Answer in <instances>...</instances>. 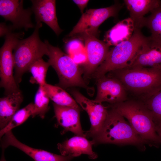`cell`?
Masks as SVG:
<instances>
[{
	"label": "cell",
	"instance_id": "83f0119b",
	"mask_svg": "<svg viewBox=\"0 0 161 161\" xmlns=\"http://www.w3.org/2000/svg\"><path fill=\"white\" fill-rule=\"evenodd\" d=\"M15 30L12 25H8L4 22H1L0 24V37L6 36L8 34L13 32Z\"/></svg>",
	"mask_w": 161,
	"mask_h": 161
},
{
	"label": "cell",
	"instance_id": "4316f807",
	"mask_svg": "<svg viewBox=\"0 0 161 161\" xmlns=\"http://www.w3.org/2000/svg\"><path fill=\"white\" fill-rule=\"evenodd\" d=\"M66 49L70 56L83 52L85 51L84 47L79 40L75 39L68 42Z\"/></svg>",
	"mask_w": 161,
	"mask_h": 161
},
{
	"label": "cell",
	"instance_id": "5b68a950",
	"mask_svg": "<svg viewBox=\"0 0 161 161\" xmlns=\"http://www.w3.org/2000/svg\"><path fill=\"white\" fill-rule=\"evenodd\" d=\"M42 26L41 23H36L32 34L25 39L19 40L14 47V76L18 86L23 75L28 71L30 65L36 60L46 55V44L41 40L39 35V30Z\"/></svg>",
	"mask_w": 161,
	"mask_h": 161
},
{
	"label": "cell",
	"instance_id": "9a60e30c",
	"mask_svg": "<svg viewBox=\"0 0 161 161\" xmlns=\"http://www.w3.org/2000/svg\"><path fill=\"white\" fill-rule=\"evenodd\" d=\"M53 105L58 124L64 129L61 134L70 131L77 136L86 137L80 124V108L60 106L54 103Z\"/></svg>",
	"mask_w": 161,
	"mask_h": 161
},
{
	"label": "cell",
	"instance_id": "9c48e42d",
	"mask_svg": "<svg viewBox=\"0 0 161 161\" xmlns=\"http://www.w3.org/2000/svg\"><path fill=\"white\" fill-rule=\"evenodd\" d=\"M82 36L85 41L84 49L87 58L82 70L83 78L86 81L91 78L97 68L105 60L110 46L95 36L84 34Z\"/></svg>",
	"mask_w": 161,
	"mask_h": 161
},
{
	"label": "cell",
	"instance_id": "30bf717a",
	"mask_svg": "<svg viewBox=\"0 0 161 161\" xmlns=\"http://www.w3.org/2000/svg\"><path fill=\"white\" fill-rule=\"evenodd\" d=\"M71 93L77 103L89 115L91 127L89 131L85 132L86 137L93 138L99 133L104 123L108 107L105 106L102 103L89 99L78 90H72Z\"/></svg>",
	"mask_w": 161,
	"mask_h": 161
},
{
	"label": "cell",
	"instance_id": "7c38bea8",
	"mask_svg": "<svg viewBox=\"0 0 161 161\" xmlns=\"http://www.w3.org/2000/svg\"><path fill=\"white\" fill-rule=\"evenodd\" d=\"M102 76L97 80V92L95 100L115 104L127 100V90L118 78L112 75Z\"/></svg>",
	"mask_w": 161,
	"mask_h": 161
},
{
	"label": "cell",
	"instance_id": "3957f363",
	"mask_svg": "<svg viewBox=\"0 0 161 161\" xmlns=\"http://www.w3.org/2000/svg\"><path fill=\"white\" fill-rule=\"evenodd\" d=\"M146 37L140 30H134L131 38L112 47L106 58L91 78L97 79L106 73L128 67L140 50Z\"/></svg>",
	"mask_w": 161,
	"mask_h": 161
},
{
	"label": "cell",
	"instance_id": "cb8c5ba5",
	"mask_svg": "<svg viewBox=\"0 0 161 161\" xmlns=\"http://www.w3.org/2000/svg\"><path fill=\"white\" fill-rule=\"evenodd\" d=\"M49 100L44 86H39L35 97L32 117L38 116L41 119L44 118L46 113L49 109Z\"/></svg>",
	"mask_w": 161,
	"mask_h": 161
},
{
	"label": "cell",
	"instance_id": "ac0fdd59",
	"mask_svg": "<svg viewBox=\"0 0 161 161\" xmlns=\"http://www.w3.org/2000/svg\"><path fill=\"white\" fill-rule=\"evenodd\" d=\"M129 12L134 30H140L144 27V16L161 6L160 0H124Z\"/></svg>",
	"mask_w": 161,
	"mask_h": 161
},
{
	"label": "cell",
	"instance_id": "484cf974",
	"mask_svg": "<svg viewBox=\"0 0 161 161\" xmlns=\"http://www.w3.org/2000/svg\"><path fill=\"white\" fill-rule=\"evenodd\" d=\"M154 122H161V88L144 100Z\"/></svg>",
	"mask_w": 161,
	"mask_h": 161
},
{
	"label": "cell",
	"instance_id": "d6986e66",
	"mask_svg": "<svg viewBox=\"0 0 161 161\" xmlns=\"http://www.w3.org/2000/svg\"><path fill=\"white\" fill-rule=\"evenodd\" d=\"M23 100L21 90L5 95L0 99V129L4 128L19 110Z\"/></svg>",
	"mask_w": 161,
	"mask_h": 161
},
{
	"label": "cell",
	"instance_id": "f1b7e54d",
	"mask_svg": "<svg viewBox=\"0 0 161 161\" xmlns=\"http://www.w3.org/2000/svg\"><path fill=\"white\" fill-rule=\"evenodd\" d=\"M73 1L78 6L81 12L83 14V10L86 6L89 0H74Z\"/></svg>",
	"mask_w": 161,
	"mask_h": 161
},
{
	"label": "cell",
	"instance_id": "44dd1931",
	"mask_svg": "<svg viewBox=\"0 0 161 161\" xmlns=\"http://www.w3.org/2000/svg\"><path fill=\"white\" fill-rule=\"evenodd\" d=\"M43 86L50 100L54 103L61 106L80 108L75 100L63 88L47 83Z\"/></svg>",
	"mask_w": 161,
	"mask_h": 161
},
{
	"label": "cell",
	"instance_id": "4dcf8cb0",
	"mask_svg": "<svg viewBox=\"0 0 161 161\" xmlns=\"http://www.w3.org/2000/svg\"><path fill=\"white\" fill-rule=\"evenodd\" d=\"M4 149H2V153H1V155L0 159V161H7L4 155Z\"/></svg>",
	"mask_w": 161,
	"mask_h": 161
},
{
	"label": "cell",
	"instance_id": "603a6c76",
	"mask_svg": "<svg viewBox=\"0 0 161 161\" xmlns=\"http://www.w3.org/2000/svg\"><path fill=\"white\" fill-rule=\"evenodd\" d=\"M50 66L49 62L44 61L42 58L34 61L30 65L28 70V71L32 75L30 80L31 82L44 86L46 83L45 78L47 70Z\"/></svg>",
	"mask_w": 161,
	"mask_h": 161
},
{
	"label": "cell",
	"instance_id": "ba28073f",
	"mask_svg": "<svg viewBox=\"0 0 161 161\" xmlns=\"http://www.w3.org/2000/svg\"><path fill=\"white\" fill-rule=\"evenodd\" d=\"M123 5L116 2L114 5L106 7L90 9L83 13L77 24L67 35L86 34L96 36L98 29L107 18L117 16Z\"/></svg>",
	"mask_w": 161,
	"mask_h": 161
},
{
	"label": "cell",
	"instance_id": "7402d4cb",
	"mask_svg": "<svg viewBox=\"0 0 161 161\" xmlns=\"http://www.w3.org/2000/svg\"><path fill=\"white\" fill-rule=\"evenodd\" d=\"M144 27L150 30V37L161 43V6L151 12L148 17H145Z\"/></svg>",
	"mask_w": 161,
	"mask_h": 161
},
{
	"label": "cell",
	"instance_id": "4fadbf2b",
	"mask_svg": "<svg viewBox=\"0 0 161 161\" xmlns=\"http://www.w3.org/2000/svg\"><path fill=\"white\" fill-rule=\"evenodd\" d=\"M2 137V149H5L10 146L14 147L24 152L35 161H70L74 157L71 155H59L30 147L19 141L12 130L6 132Z\"/></svg>",
	"mask_w": 161,
	"mask_h": 161
},
{
	"label": "cell",
	"instance_id": "5bb4252c",
	"mask_svg": "<svg viewBox=\"0 0 161 161\" xmlns=\"http://www.w3.org/2000/svg\"><path fill=\"white\" fill-rule=\"evenodd\" d=\"M137 67L161 69V43L150 36L146 37L140 50L127 67Z\"/></svg>",
	"mask_w": 161,
	"mask_h": 161
},
{
	"label": "cell",
	"instance_id": "7a4b0ae2",
	"mask_svg": "<svg viewBox=\"0 0 161 161\" xmlns=\"http://www.w3.org/2000/svg\"><path fill=\"white\" fill-rule=\"evenodd\" d=\"M126 90L141 97L143 100L161 88V69L145 67L126 68L111 72Z\"/></svg>",
	"mask_w": 161,
	"mask_h": 161
},
{
	"label": "cell",
	"instance_id": "e0dca14e",
	"mask_svg": "<svg viewBox=\"0 0 161 161\" xmlns=\"http://www.w3.org/2000/svg\"><path fill=\"white\" fill-rule=\"evenodd\" d=\"M94 144L92 141L88 140L86 137L76 135L58 143L57 146L62 155H71L74 157L85 154L88 155L89 159L93 160L97 157V154L92 150Z\"/></svg>",
	"mask_w": 161,
	"mask_h": 161
},
{
	"label": "cell",
	"instance_id": "f546056e",
	"mask_svg": "<svg viewBox=\"0 0 161 161\" xmlns=\"http://www.w3.org/2000/svg\"><path fill=\"white\" fill-rule=\"evenodd\" d=\"M156 129L161 142V122H155Z\"/></svg>",
	"mask_w": 161,
	"mask_h": 161
},
{
	"label": "cell",
	"instance_id": "52a82bcc",
	"mask_svg": "<svg viewBox=\"0 0 161 161\" xmlns=\"http://www.w3.org/2000/svg\"><path fill=\"white\" fill-rule=\"evenodd\" d=\"M23 32H12L5 36L4 43L0 50V86L4 90L5 95L20 90L13 75L14 47L24 35Z\"/></svg>",
	"mask_w": 161,
	"mask_h": 161
},
{
	"label": "cell",
	"instance_id": "8992f818",
	"mask_svg": "<svg viewBox=\"0 0 161 161\" xmlns=\"http://www.w3.org/2000/svg\"><path fill=\"white\" fill-rule=\"evenodd\" d=\"M47 47L48 62L56 72L59 82L57 85L64 89L77 86L87 89L89 88L82 76L83 70L69 55L59 47L51 45L45 40Z\"/></svg>",
	"mask_w": 161,
	"mask_h": 161
},
{
	"label": "cell",
	"instance_id": "8fae6325",
	"mask_svg": "<svg viewBox=\"0 0 161 161\" xmlns=\"http://www.w3.org/2000/svg\"><path fill=\"white\" fill-rule=\"evenodd\" d=\"M22 0H0V15L6 21H10L14 29L35 27L31 20V8L25 9Z\"/></svg>",
	"mask_w": 161,
	"mask_h": 161
},
{
	"label": "cell",
	"instance_id": "d4e9b609",
	"mask_svg": "<svg viewBox=\"0 0 161 161\" xmlns=\"http://www.w3.org/2000/svg\"><path fill=\"white\" fill-rule=\"evenodd\" d=\"M34 107V103L31 102L25 107L19 110L13 116L8 124L0 131V137H1L7 132L12 130L25 121L31 116Z\"/></svg>",
	"mask_w": 161,
	"mask_h": 161
},
{
	"label": "cell",
	"instance_id": "6da1fadb",
	"mask_svg": "<svg viewBox=\"0 0 161 161\" xmlns=\"http://www.w3.org/2000/svg\"><path fill=\"white\" fill-rule=\"evenodd\" d=\"M108 107L126 118L135 132L146 143L155 145L161 143L153 116L143 102L126 100L109 104Z\"/></svg>",
	"mask_w": 161,
	"mask_h": 161
},
{
	"label": "cell",
	"instance_id": "277c9868",
	"mask_svg": "<svg viewBox=\"0 0 161 161\" xmlns=\"http://www.w3.org/2000/svg\"><path fill=\"white\" fill-rule=\"evenodd\" d=\"M92 141L94 144L106 143L138 146L146 143L124 117L111 108L101 129Z\"/></svg>",
	"mask_w": 161,
	"mask_h": 161
},
{
	"label": "cell",
	"instance_id": "ffe728a7",
	"mask_svg": "<svg viewBox=\"0 0 161 161\" xmlns=\"http://www.w3.org/2000/svg\"><path fill=\"white\" fill-rule=\"evenodd\" d=\"M134 22L129 17L117 23L109 30L105 37V42L111 46H115L129 40L134 30Z\"/></svg>",
	"mask_w": 161,
	"mask_h": 161
},
{
	"label": "cell",
	"instance_id": "2e32d148",
	"mask_svg": "<svg viewBox=\"0 0 161 161\" xmlns=\"http://www.w3.org/2000/svg\"><path fill=\"white\" fill-rule=\"evenodd\" d=\"M32 10L36 23L44 22L58 36L63 31L58 25L56 16V1L32 0Z\"/></svg>",
	"mask_w": 161,
	"mask_h": 161
}]
</instances>
